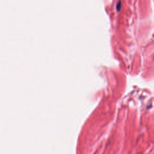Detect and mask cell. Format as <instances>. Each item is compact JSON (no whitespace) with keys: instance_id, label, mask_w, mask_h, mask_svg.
<instances>
[{"instance_id":"obj_1","label":"cell","mask_w":154,"mask_h":154,"mask_svg":"<svg viewBox=\"0 0 154 154\" xmlns=\"http://www.w3.org/2000/svg\"><path fill=\"white\" fill-rule=\"evenodd\" d=\"M120 8H121V0H119V2L117 3V11H119Z\"/></svg>"}]
</instances>
